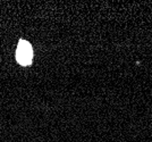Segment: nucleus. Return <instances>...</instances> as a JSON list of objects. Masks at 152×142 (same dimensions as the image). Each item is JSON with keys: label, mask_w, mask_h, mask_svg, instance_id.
<instances>
[{"label": "nucleus", "mask_w": 152, "mask_h": 142, "mask_svg": "<svg viewBox=\"0 0 152 142\" xmlns=\"http://www.w3.org/2000/svg\"><path fill=\"white\" fill-rule=\"evenodd\" d=\"M33 58V51L32 47L28 42L25 40H19L17 50H16V59L20 65L23 66H28L32 63Z\"/></svg>", "instance_id": "obj_1"}]
</instances>
